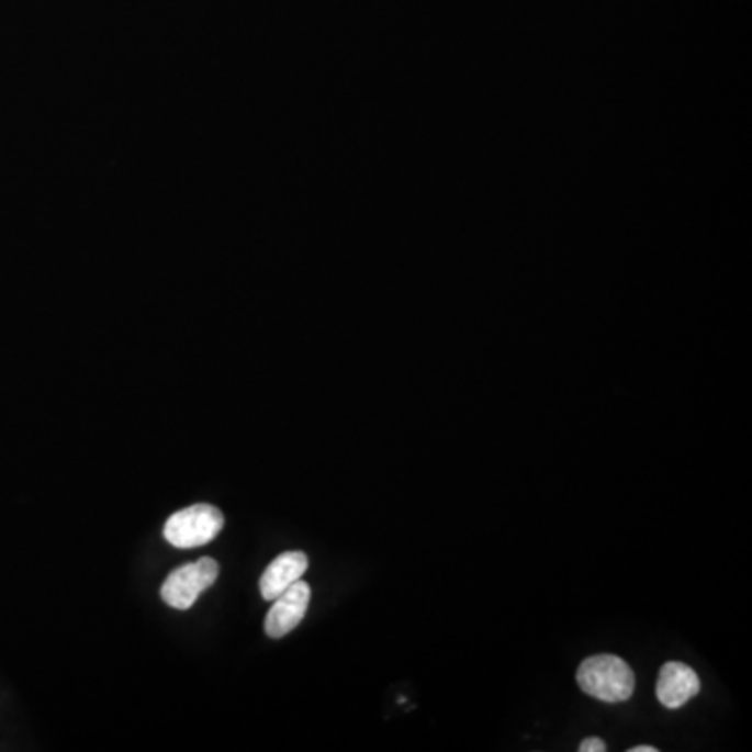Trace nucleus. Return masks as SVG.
<instances>
[{"label":"nucleus","mask_w":752,"mask_h":752,"mask_svg":"<svg viewBox=\"0 0 752 752\" xmlns=\"http://www.w3.org/2000/svg\"><path fill=\"white\" fill-rule=\"evenodd\" d=\"M581 689L602 703H625L636 689V675L624 659L613 654L590 656L577 669Z\"/></svg>","instance_id":"nucleus-1"},{"label":"nucleus","mask_w":752,"mask_h":752,"mask_svg":"<svg viewBox=\"0 0 752 752\" xmlns=\"http://www.w3.org/2000/svg\"><path fill=\"white\" fill-rule=\"evenodd\" d=\"M224 527V515L212 504H194L173 513L166 527L164 538L173 548H199L214 541Z\"/></svg>","instance_id":"nucleus-2"},{"label":"nucleus","mask_w":752,"mask_h":752,"mask_svg":"<svg viewBox=\"0 0 752 752\" xmlns=\"http://www.w3.org/2000/svg\"><path fill=\"white\" fill-rule=\"evenodd\" d=\"M220 575V566L214 559H199L191 564H182L168 575L161 585V601L176 610H189L197 598L214 585Z\"/></svg>","instance_id":"nucleus-3"},{"label":"nucleus","mask_w":752,"mask_h":752,"mask_svg":"<svg viewBox=\"0 0 752 752\" xmlns=\"http://www.w3.org/2000/svg\"><path fill=\"white\" fill-rule=\"evenodd\" d=\"M312 598V590L305 581H295L291 587H287L280 596L274 598V604L266 617V633L272 640H280L287 633H291L303 621L307 606Z\"/></svg>","instance_id":"nucleus-4"},{"label":"nucleus","mask_w":752,"mask_h":752,"mask_svg":"<svg viewBox=\"0 0 752 752\" xmlns=\"http://www.w3.org/2000/svg\"><path fill=\"white\" fill-rule=\"evenodd\" d=\"M698 692L700 680L692 666L673 661L659 671L656 698L666 709H682Z\"/></svg>","instance_id":"nucleus-5"},{"label":"nucleus","mask_w":752,"mask_h":752,"mask_svg":"<svg viewBox=\"0 0 752 752\" xmlns=\"http://www.w3.org/2000/svg\"><path fill=\"white\" fill-rule=\"evenodd\" d=\"M310 566V560L303 552H284L268 564L259 580V594L263 601H274L287 587L300 581Z\"/></svg>","instance_id":"nucleus-6"},{"label":"nucleus","mask_w":752,"mask_h":752,"mask_svg":"<svg viewBox=\"0 0 752 752\" xmlns=\"http://www.w3.org/2000/svg\"><path fill=\"white\" fill-rule=\"evenodd\" d=\"M581 752H604L606 751V744L601 738H587L583 740L580 744Z\"/></svg>","instance_id":"nucleus-7"},{"label":"nucleus","mask_w":752,"mask_h":752,"mask_svg":"<svg viewBox=\"0 0 752 752\" xmlns=\"http://www.w3.org/2000/svg\"><path fill=\"white\" fill-rule=\"evenodd\" d=\"M629 752H659V749L656 747H636V749H631Z\"/></svg>","instance_id":"nucleus-8"}]
</instances>
